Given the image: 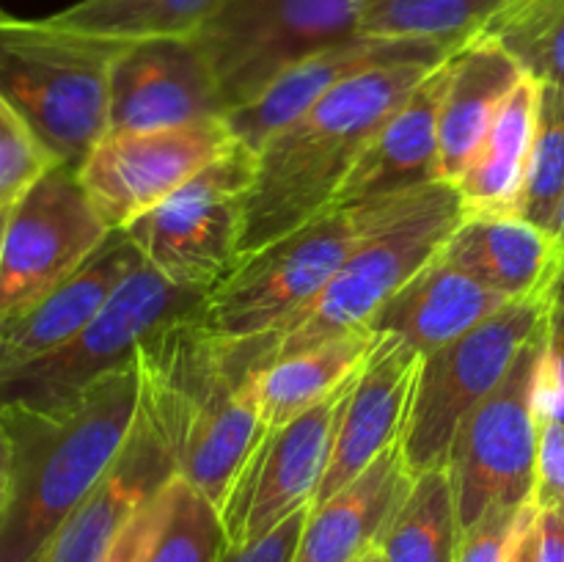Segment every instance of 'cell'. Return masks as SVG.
<instances>
[{
	"label": "cell",
	"instance_id": "3957f363",
	"mask_svg": "<svg viewBox=\"0 0 564 562\" xmlns=\"http://www.w3.org/2000/svg\"><path fill=\"white\" fill-rule=\"evenodd\" d=\"M438 64L408 61L364 72L273 132L257 149L242 257L334 209L386 121Z\"/></svg>",
	"mask_w": 564,
	"mask_h": 562
},
{
	"label": "cell",
	"instance_id": "d4e9b609",
	"mask_svg": "<svg viewBox=\"0 0 564 562\" xmlns=\"http://www.w3.org/2000/svg\"><path fill=\"white\" fill-rule=\"evenodd\" d=\"M540 80L523 77L496 114L482 143L468 160L455 185L463 215H518L534 121H538Z\"/></svg>",
	"mask_w": 564,
	"mask_h": 562
},
{
	"label": "cell",
	"instance_id": "cb8c5ba5",
	"mask_svg": "<svg viewBox=\"0 0 564 562\" xmlns=\"http://www.w3.org/2000/svg\"><path fill=\"white\" fill-rule=\"evenodd\" d=\"M523 77V66L488 33L452 53L438 116L441 180L452 185L463 174L499 108Z\"/></svg>",
	"mask_w": 564,
	"mask_h": 562
},
{
	"label": "cell",
	"instance_id": "836d02e7",
	"mask_svg": "<svg viewBox=\"0 0 564 562\" xmlns=\"http://www.w3.org/2000/svg\"><path fill=\"white\" fill-rule=\"evenodd\" d=\"M529 510L532 505L490 507L482 518L460 532L455 562H507Z\"/></svg>",
	"mask_w": 564,
	"mask_h": 562
},
{
	"label": "cell",
	"instance_id": "60d3db41",
	"mask_svg": "<svg viewBox=\"0 0 564 562\" xmlns=\"http://www.w3.org/2000/svg\"><path fill=\"white\" fill-rule=\"evenodd\" d=\"M9 483H11V441L6 433V424L0 422V510L6 505V496H9Z\"/></svg>",
	"mask_w": 564,
	"mask_h": 562
},
{
	"label": "cell",
	"instance_id": "9a60e30c",
	"mask_svg": "<svg viewBox=\"0 0 564 562\" xmlns=\"http://www.w3.org/2000/svg\"><path fill=\"white\" fill-rule=\"evenodd\" d=\"M220 83L196 36L132 42L110 72L108 132L226 119Z\"/></svg>",
	"mask_w": 564,
	"mask_h": 562
},
{
	"label": "cell",
	"instance_id": "74e56055",
	"mask_svg": "<svg viewBox=\"0 0 564 562\" xmlns=\"http://www.w3.org/2000/svg\"><path fill=\"white\" fill-rule=\"evenodd\" d=\"M308 507L292 512L290 518L270 529L262 538L251 540L246 545H229L220 556V562H292L295 560L297 540H301L303 523H306Z\"/></svg>",
	"mask_w": 564,
	"mask_h": 562
},
{
	"label": "cell",
	"instance_id": "5b68a950",
	"mask_svg": "<svg viewBox=\"0 0 564 562\" xmlns=\"http://www.w3.org/2000/svg\"><path fill=\"white\" fill-rule=\"evenodd\" d=\"M124 42L0 11V97L61 165L80 169L108 136L110 72Z\"/></svg>",
	"mask_w": 564,
	"mask_h": 562
},
{
	"label": "cell",
	"instance_id": "d6986e66",
	"mask_svg": "<svg viewBox=\"0 0 564 562\" xmlns=\"http://www.w3.org/2000/svg\"><path fill=\"white\" fill-rule=\"evenodd\" d=\"M143 259L124 231H110L108 240L75 275L53 292L0 323V380L64 347L88 320L102 309L110 292Z\"/></svg>",
	"mask_w": 564,
	"mask_h": 562
},
{
	"label": "cell",
	"instance_id": "8992f818",
	"mask_svg": "<svg viewBox=\"0 0 564 562\" xmlns=\"http://www.w3.org/2000/svg\"><path fill=\"white\" fill-rule=\"evenodd\" d=\"M419 191L356 207H334L242 257L231 275L209 292L202 323L229 342L279 334L325 290L352 248L402 213Z\"/></svg>",
	"mask_w": 564,
	"mask_h": 562
},
{
	"label": "cell",
	"instance_id": "52a82bcc",
	"mask_svg": "<svg viewBox=\"0 0 564 562\" xmlns=\"http://www.w3.org/2000/svg\"><path fill=\"white\" fill-rule=\"evenodd\" d=\"M543 358L545 323L521 347L505 380L457 428L446 472L455 488L460 532L490 507L532 505Z\"/></svg>",
	"mask_w": 564,
	"mask_h": 562
},
{
	"label": "cell",
	"instance_id": "ac0fdd59",
	"mask_svg": "<svg viewBox=\"0 0 564 562\" xmlns=\"http://www.w3.org/2000/svg\"><path fill=\"white\" fill-rule=\"evenodd\" d=\"M457 50L433 42H394V39L352 36L347 42L308 55L306 61L284 72L257 102L235 110L226 119H229L237 141L257 152L273 132H279L292 119L306 114L317 99L339 88L341 83L352 80V77L364 75L369 69L408 64V61L438 64V61L449 58Z\"/></svg>",
	"mask_w": 564,
	"mask_h": 562
},
{
	"label": "cell",
	"instance_id": "f546056e",
	"mask_svg": "<svg viewBox=\"0 0 564 562\" xmlns=\"http://www.w3.org/2000/svg\"><path fill=\"white\" fill-rule=\"evenodd\" d=\"M564 204V86L540 83L538 121L518 215L556 237Z\"/></svg>",
	"mask_w": 564,
	"mask_h": 562
},
{
	"label": "cell",
	"instance_id": "7c38bea8",
	"mask_svg": "<svg viewBox=\"0 0 564 562\" xmlns=\"http://www.w3.org/2000/svg\"><path fill=\"white\" fill-rule=\"evenodd\" d=\"M110 229L77 169H50L6 215L0 237V323L25 312L75 275Z\"/></svg>",
	"mask_w": 564,
	"mask_h": 562
},
{
	"label": "cell",
	"instance_id": "d590c367",
	"mask_svg": "<svg viewBox=\"0 0 564 562\" xmlns=\"http://www.w3.org/2000/svg\"><path fill=\"white\" fill-rule=\"evenodd\" d=\"M532 505L538 510L564 507V422L540 417L538 477H534Z\"/></svg>",
	"mask_w": 564,
	"mask_h": 562
},
{
	"label": "cell",
	"instance_id": "603a6c76",
	"mask_svg": "<svg viewBox=\"0 0 564 562\" xmlns=\"http://www.w3.org/2000/svg\"><path fill=\"white\" fill-rule=\"evenodd\" d=\"M507 303L512 301L479 284L438 251L402 290L394 292V298L375 314L369 328L375 334L400 336L405 345L427 356L460 339Z\"/></svg>",
	"mask_w": 564,
	"mask_h": 562
},
{
	"label": "cell",
	"instance_id": "7bdbcfd3",
	"mask_svg": "<svg viewBox=\"0 0 564 562\" xmlns=\"http://www.w3.org/2000/svg\"><path fill=\"white\" fill-rule=\"evenodd\" d=\"M556 240H560V246L564 251V204H562V213H560V224H556Z\"/></svg>",
	"mask_w": 564,
	"mask_h": 562
},
{
	"label": "cell",
	"instance_id": "b9f144b4",
	"mask_svg": "<svg viewBox=\"0 0 564 562\" xmlns=\"http://www.w3.org/2000/svg\"><path fill=\"white\" fill-rule=\"evenodd\" d=\"M356 562H386V560H383V554H380V549H378V545H375V549L364 551V554L358 556Z\"/></svg>",
	"mask_w": 564,
	"mask_h": 562
},
{
	"label": "cell",
	"instance_id": "7402d4cb",
	"mask_svg": "<svg viewBox=\"0 0 564 562\" xmlns=\"http://www.w3.org/2000/svg\"><path fill=\"white\" fill-rule=\"evenodd\" d=\"M411 485L400 444L380 452L358 477L308 507L292 562H356L378 545Z\"/></svg>",
	"mask_w": 564,
	"mask_h": 562
},
{
	"label": "cell",
	"instance_id": "d6a6232c",
	"mask_svg": "<svg viewBox=\"0 0 564 562\" xmlns=\"http://www.w3.org/2000/svg\"><path fill=\"white\" fill-rule=\"evenodd\" d=\"M61 165L0 97V209H11L50 169Z\"/></svg>",
	"mask_w": 564,
	"mask_h": 562
},
{
	"label": "cell",
	"instance_id": "f35d334b",
	"mask_svg": "<svg viewBox=\"0 0 564 562\" xmlns=\"http://www.w3.org/2000/svg\"><path fill=\"white\" fill-rule=\"evenodd\" d=\"M538 562H564V507L540 510Z\"/></svg>",
	"mask_w": 564,
	"mask_h": 562
},
{
	"label": "cell",
	"instance_id": "83f0119b",
	"mask_svg": "<svg viewBox=\"0 0 564 562\" xmlns=\"http://www.w3.org/2000/svg\"><path fill=\"white\" fill-rule=\"evenodd\" d=\"M460 521L446 468L413 477L411 490L383 529L378 549L386 562H455Z\"/></svg>",
	"mask_w": 564,
	"mask_h": 562
},
{
	"label": "cell",
	"instance_id": "4fadbf2b",
	"mask_svg": "<svg viewBox=\"0 0 564 562\" xmlns=\"http://www.w3.org/2000/svg\"><path fill=\"white\" fill-rule=\"evenodd\" d=\"M237 143L229 119L108 132L83 160L77 176L105 226L121 231Z\"/></svg>",
	"mask_w": 564,
	"mask_h": 562
},
{
	"label": "cell",
	"instance_id": "7a4b0ae2",
	"mask_svg": "<svg viewBox=\"0 0 564 562\" xmlns=\"http://www.w3.org/2000/svg\"><path fill=\"white\" fill-rule=\"evenodd\" d=\"M141 406L158 424L176 472L215 507L264 435L257 369L202 320L174 323L138 347Z\"/></svg>",
	"mask_w": 564,
	"mask_h": 562
},
{
	"label": "cell",
	"instance_id": "1f68e13d",
	"mask_svg": "<svg viewBox=\"0 0 564 562\" xmlns=\"http://www.w3.org/2000/svg\"><path fill=\"white\" fill-rule=\"evenodd\" d=\"M229 549L220 512L182 477L171 483V507L143 562H220Z\"/></svg>",
	"mask_w": 564,
	"mask_h": 562
},
{
	"label": "cell",
	"instance_id": "ba28073f",
	"mask_svg": "<svg viewBox=\"0 0 564 562\" xmlns=\"http://www.w3.org/2000/svg\"><path fill=\"white\" fill-rule=\"evenodd\" d=\"M209 292L176 287L147 262L132 270L64 347L0 380V406L50 408L124 367L138 347L174 323L202 320Z\"/></svg>",
	"mask_w": 564,
	"mask_h": 562
},
{
	"label": "cell",
	"instance_id": "e575fe53",
	"mask_svg": "<svg viewBox=\"0 0 564 562\" xmlns=\"http://www.w3.org/2000/svg\"><path fill=\"white\" fill-rule=\"evenodd\" d=\"M540 417L564 422V262L549 295L545 314V358L540 380Z\"/></svg>",
	"mask_w": 564,
	"mask_h": 562
},
{
	"label": "cell",
	"instance_id": "44dd1931",
	"mask_svg": "<svg viewBox=\"0 0 564 562\" xmlns=\"http://www.w3.org/2000/svg\"><path fill=\"white\" fill-rule=\"evenodd\" d=\"M441 257L507 301L549 295L564 262L560 240L521 215H463Z\"/></svg>",
	"mask_w": 564,
	"mask_h": 562
},
{
	"label": "cell",
	"instance_id": "4316f807",
	"mask_svg": "<svg viewBox=\"0 0 564 562\" xmlns=\"http://www.w3.org/2000/svg\"><path fill=\"white\" fill-rule=\"evenodd\" d=\"M512 0H364L358 36L463 47L482 36Z\"/></svg>",
	"mask_w": 564,
	"mask_h": 562
},
{
	"label": "cell",
	"instance_id": "ab89813d",
	"mask_svg": "<svg viewBox=\"0 0 564 562\" xmlns=\"http://www.w3.org/2000/svg\"><path fill=\"white\" fill-rule=\"evenodd\" d=\"M540 554V510L532 505L521 532H518L516 545H512L507 562H538Z\"/></svg>",
	"mask_w": 564,
	"mask_h": 562
},
{
	"label": "cell",
	"instance_id": "277c9868",
	"mask_svg": "<svg viewBox=\"0 0 564 562\" xmlns=\"http://www.w3.org/2000/svg\"><path fill=\"white\" fill-rule=\"evenodd\" d=\"M460 220L463 204L455 185L435 182L422 187L402 213L369 231L352 248L325 290L279 334L235 342L240 358L262 372L281 358L306 353L336 336L367 331L394 292L441 251Z\"/></svg>",
	"mask_w": 564,
	"mask_h": 562
},
{
	"label": "cell",
	"instance_id": "8d00e7d4",
	"mask_svg": "<svg viewBox=\"0 0 564 562\" xmlns=\"http://www.w3.org/2000/svg\"><path fill=\"white\" fill-rule=\"evenodd\" d=\"M171 507V485L163 494L154 496L124 529H121L119 538L113 540V545L108 549V554L102 556V562H143L147 554L152 551L154 540H158L160 529H163L165 518H169Z\"/></svg>",
	"mask_w": 564,
	"mask_h": 562
},
{
	"label": "cell",
	"instance_id": "4dcf8cb0",
	"mask_svg": "<svg viewBox=\"0 0 564 562\" xmlns=\"http://www.w3.org/2000/svg\"><path fill=\"white\" fill-rule=\"evenodd\" d=\"M485 33L534 80L564 86V0H512Z\"/></svg>",
	"mask_w": 564,
	"mask_h": 562
},
{
	"label": "cell",
	"instance_id": "6da1fadb",
	"mask_svg": "<svg viewBox=\"0 0 564 562\" xmlns=\"http://www.w3.org/2000/svg\"><path fill=\"white\" fill-rule=\"evenodd\" d=\"M141 402L138 356L50 408L0 406L11 483L0 510V562H36L124 444Z\"/></svg>",
	"mask_w": 564,
	"mask_h": 562
},
{
	"label": "cell",
	"instance_id": "ffe728a7",
	"mask_svg": "<svg viewBox=\"0 0 564 562\" xmlns=\"http://www.w3.org/2000/svg\"><path fill=\"white\" fill-rule=\"evenodd\" d=\"M452 58V55H449ZM449 58L441 61L400 105L341 185L334 207L402 196L441 180L438 116L449 83Z\"/></svg>",
	"mask_w": 564,
	"mask_h": 562
},
{
	"label": "cell",
	"instance_id": "ee69618b",
	"mask_svg": "<svg viewBox=\"0 0 564 562\" xmlns=\"http://www.w3.org/2000/svg\"><path fill=\"white\" fill-rule=\"evenodd\" d=\"M6 215H9V209H0V237H3V226H6Z\"/></svg>",
	"mask_w": 564,
	"mask_h": 562
},
{
	"label": "cell",
	"instance_id": "2e32d148",
	"mask_svg": "<svg viewBox=\"0 0 564 562\" xmlns=\"http://www.w3.org/2000/svg\"><path fill=\"white\" fill-rule=\"evenodd\" d=\"M180 477L158 424L138 402L135 422L102 477L61 523L36 562H102L121 529Z\"/></svg>",
	"mask_w": 564,
	"mask_h": 562
},
{
	"label": "cell",
	"instance_id": "484cf974",
	"mask_svg": "<svg viewBox=\"0 0 564 562\" xmlns=\"http://www.w3.org/2000/svg\"><path fill=\"white\" fill-rule=\"evenodd\" d=\"M378 339L380 334H375L372 328L352 331L262 369L257 378V391L264 430L281 428L306 413L308 408L339 395L361 372Z\"/></svg>",
	"mask_w": 564,
	"mask_h": 562
},
{
	"label": "cell",
	"instance_id": "8fae6325",
	"mask_svg": "<svg viewBox=\"0 0 564 562\" xmlns=\"http://www.w3.org/2000/svg\"><path fill=\"white\" fill-rule=\"evenodd\" d=\"M364 0H224L196 42L229 114L257 102L308 55L358 36Z\"/></svg>",
	"mask_w": 564,
	"mask_h": 562
},
{
	"label": "cell",
	"instance_id": "f1b7e54d",
	"mask_svg": "<svg viewBox=\"0 0 564 562\" xmlns=\"http://www.w3.org/2000/svg\"><path fill=\"white\" fill-rule=\"evenodd\" d=\"M220 3L224 0H77L50 14V20L91 36L132 44L196 36Z\"/></svg>",
	"mask_w": 564,
	"mask_h": 562
},
{
	"label": "cell",
	"instance_id": "30bf717a",
	"mask_svg": "<svg viewBox=\"0 0 564 562\" xmlns=\"http://www.w3.org/2000/svg\"><path fill=\"white\" fill-rule=\"evenodd\" d=\"M549 295L507 303L460 339L422 356L400 439L402 461L413 477L446 468L457 428L505 380L521 347L545 323Z\"/></svg>",
	"mask_w": 564,
	"mask_h": 562
},
{
	"label": "cell",
	"instance_id": "9c48e42d",
	"mask_svg": "<svg viewBox=\"0 0 564 562\" xmlns=\"http://www.w3.org/2000/svg\"><path fill=\"white\" fill-rule=\"evenodd\" d=\"M253 174L257 152L237 143L121 231L143 262L176 287L213 292L242 259Z\"/></svg>",
	"mask_w": 564,
	"mask_h": 562
},
{
	"label": "cell",
	"instance_id": "5bb4252c",
	"mask_svg": "<svg viewBox=\"0 0 564 562\" xmlns=\"http://www.w3.org/2000/svg\"><path fill=\"white\" fill-rule=\"evenodd\" d=\"M350 386L281 428L264 430L220 505L229 545H246L312 507L328 472L336 424Z\"/></svg>",
	"mask_w": 564,
	"mask_h": 562
},
{
	"label": "cell",
	"instance_id": "e0dca14e",
	"mask_svg": "<svg viewBox=\"0 0 564 562\" xmlns=\"http://www.w3.org/2000/svg\"><path fill=\"white\" fill-rule=\"evenodd\" d=\"M422 353L394 334H380L372 356L350 383L336 424L334 450L314 505L350 483L380 452L400 444L411 411Z\"/></svg>",
	"mask_w": 564,
	"mask_h": 562
}]
</instances>
